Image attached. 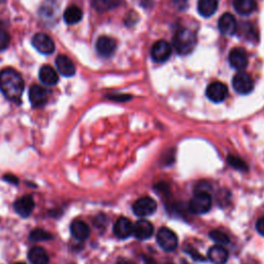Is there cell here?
<instances>
[{"label": "cell", "instance_id": "obj_1", "mask_svg": "<svg viewBox=\"0 0 264 264\" xmlns=\"http://www.w3.org/2000/svg\"><path fill=\"white\" fill-rule=\"evenodd\" d=\"M0 90L12 101H20L24 91V81L21 74L13 68L0 71Z\"/></svg>", "mask_w": 264, "mask_h": 264}, {"label": "cell", "instance_id": "obj_2", "mask_svg": "<svg viewBox=\"0 0 264 264\" xmlns=\"http://www.w3.org/2000/svg\"><path fill=\"white\" fill-rule=\"evenodd\" d=\"M197 43L196 35L190 29L182 28L174 33L172 39L173 48L179 55L185 56L193 52Z\"/></svg>", "mask_w": 264, "mask_h": 264}, {"label": "cell", "instance_id": "obj_3", "mask_svg": "<svg viewBox=\"0 0 264 264\" xmlns=\"http://www.w3.org/2000/svg\"><path fill=\"white\" fill-rule=\"evenodd\" d=\"M212 208V197L205 191H198L189 201V210L196 215L208 213Z\"/></svg>", "mask_w": 264, "mask_h": 264}, {"label": "cell", "instance_id": "obj_4", "mask_svg": "<svg viewBox=\"0 0 264 264\" xmlns=\"http://www.w3.org/2000/svg\"><path fill=\"white\" fill-rule=\"evenodd\" d=\"M157 243L160 248L166 252H173L178 247V237L172 230L162 227L157 233Z\"/></svg>", "mask_w": 264, "mask_h": 264}, {"label": "cell", "instance_id": "obj_5", "mask_svg": "<svg viewBox=\"0 0 264 264\" xmlns=\"http://www.w3.org/2000/svg\"><path fill=\"white\" fill-rule=\"evenodd\" d=\"M133 213L138 217H146L155 213L157 210V202L150 196L138 198L132 207Z\"/></svg>", "mask_w": 264, "mask_h": 264}, {"label": "cell", "instance_id": "obj_6", "mask_svg": "<svg viewBox=\"0 0 264 264\" xmlns=\"http://www.w3.org/2000/svg\"><path fill=\"white\" fill-rule=\"evenodd\" d=\"M232 86L238 93L240 94H249L254 89V83L252 78L246 72H239L234 76L232 80Z\"/></svg>", "mask_w": 264, "mask_h": 264}, {"label": "cell", "instance_id": "obj_7", "mask_svg": "<svg viewBox=\"0 0 264 264\" xmlns=\"http://www.w3.org/2000/svg\"><path fill=\"white\" fill-rule=\"evenodd\" d=\"M171 55V46L165 41L156 42L151 49L152 59L157 63H163L169 59Z\"/></svg>", "mask_w": 264, "mask_h": 264}, {"label": "cell", "instance_id": "obj_8", "mask_svg": "<svg viewBox=\"0 0 264 264\" xmlns=\"http://www.w3.org/2000/svg\"><path fill=\"white\" fill-rule=\"evenodd\" d=\"M228 60L230 65L237 70H244L249 62V57L245 50L241 48L233 49L229 53Z\"/></svg>", "mask_w": 264, "mask_h": 264}, {"label": "cell", "instance_id": "obj_9", "mask_svg": "<svg viewBox=\"0 0 264 264\" xmlns=\"http://www.w3.org/2000/svg\"><path fill=\"white\" fill-rule=\"evenodd\" d=\"M228 94V89L227 87L220 82H215L212 83L211 85L208 86L207 88V96L208 98L216 103L222 102L225 100Z\"/></svg>", "mask_w": 264, "mask_h": 264}, {"label": "cell", "instance_id": "obj_10", "mask_svg": "<svg viewBox=\"0 0 264 264\" xmlns=\"http://www.w3.org/2000/svg\"><path fill=\"white\" fill-rule=\"evenodd\" d=\"M33 47L42 54L50 55L55 51L53 40L46 33H36L32 39Z\"/></svg>", "mask_w": 264, "mask_h": 264}, {"label": "cell", "instance_id": "obj_11", "mask_svg": "<svg viewBox=\"0 0 264 264\" xmlns=\"http://www.w3.org/2000/svg\"><path fill=\"white\" fill-rule=\"evenodd\" d=\"M35 203L31 196H23L15 201L14 209L18 215L23 218L30 216L34 210Z\"/></svg>", "mask_w": 264, "mask_h": 264}, {"label": "cell", "instance_id": "obj_12", "mask_svg": "<svg viewBox=\"0 0 264 264\" xmlns=\"http://www.w3.org/2000/svg\"><path fill=\"white\" fill-rule=\"evenodd\" d=\"M153 233H154V226L148 220L140 219L133 225L134 237L140 241L150 239L153 236Z\"/></svg>", "mask_w": 264, "mask_h": 264}, {"label": "cell", "instance_id": "obj_13", "mask_svg": "<svg viewBox=\"0 0 264 264\" xmlns=\"http://www.w3.org/2000/svg\"><path fill=\"white\" fill-rule=\"evenodd\" d=\"M48 92L43 88L42 86L39 85H33L29 89V99L33 107H42L48 102Z\"/></svg>", "mask_w": 264, "mask_h": 264}, {"label": "cell", "instance_id": "obj_14", "mask_svg": "<svg viewBox=\"0 0 264 264\" xmlns=\"http://www.w3.org/2000/svg\"><path fill=\"white\" fill-rule=\"evenodd\" d=\"M133 233V225L131 221L125 217H121L114 225V234L115 236L120 239V240H125L131 237V234Z\"/></svg>", "mask_w": 264, "mask_h": 264}, {"label": "cell", "instance_id": "obj_15", "mask_svg": "<svg viewBox=\"0 0 264 264\" xmlns=\"http://www.w3.org/2000/svg\"><path fill=\"white\" fill-rule=\"evenodd\" d=\"M117 49V43L114 39L109 36H100L96 42L97 53L104 58H108L114 55Z\"/></svg>", "mask_w": 264, "mask_h": 264}, {"label": "cell", "instance_id": "obj_16", "mask_svg": "<svg viewBox=\"0 0 264 264\" xmlns=\"http://www.w3.org/2000/svg\"><path fill=\"white\" fill-rule=\"evenodd\" d=\"M218 28H219L220 32L224 35L234 34L237 32V28H238L236 18H234L229 13L222 15V17L220 18V20L218 22Z\"/></svg>", "mask_w": 264, "mask_h": 264}, {"label": "cell", "instance_id": "obj_17", "mask_svg": "<svg viewBox=\"0 0 264 264\" xmlns=\"http://www.w3.org/2000/svg\"><path fill=\"white\" fill-rule=\"evenodd\" d=\"M70 233L77 241L84 242L90 236V227L82 220H74L70 224Z\"/></svg>", "mask_w": 264, "mask_h": 264}, {"label": "cell", "instance_id": "obj_18", "mask_svg": "<svg viewBox=\"0 0 264 264\" xmlns=\"http://www.w3.org/2000/svg\"><path fill=\"white\" fill-rule=\"evenodd\" d=\"M56 66L58 71L63 77L70 78L76 73V66L73 62L65 55H59L57 57Z\"/></svg>", "mask_w": 264, "mask_h": 264}, {"label": "cell", "instance_id": "obj_19", "mask_svg": "<svg viewBox=\"0 0 264 264\" xmlns=\"http://www.w3.org/2000/svg\"><path fill=\"white\" fill-rule=\"evenodd\" d=\"M208 256L214 264H225L228 259V252L222 245H215L209 250Z\"/></svg>", "mask_w": 264, "mask_h": 264}, {"label": "cell", "instance_id": "obj_20", "mask_svg": "<svg viewBox=\"0 0 264 264\" xmlns=\"http://www.w3.org/2000/svg\"><path fill=\"white\" fill-rule=\"evenodd\" d=\"M40 80L47 86H54L59 81V77L53 67L45 65L40 69Z\"/></svg>", "mask_w": 264, "mask_h": 264}, {"label": "cell", "instance_id": "obj_21", "mask_svg": "<svg viewBox=\"0 0 264 264\" xmlns=\"http://www.w3.org/2000/svg\"><path fill=\"white\" fill-rule=\"evenodd\" d=\"M58 14V8L53 2H47L40 10L41 18L48 24L55 22Z\"/></svg>", "mask_w": 264, "mask_h": 264}, {"label": "cell", "instance_id": "obj_22", "mask_svg": "<svg viewBox=\"0 0 264 264\" xmlns=\"http://www.w3.org/2000/svg\"><path fill=\"white\" fill-rule=\"evenodd\" d=\"M197 9L201 16L209 18L217 12L218 0H198Z\"/></svg>", "mask_w": 264, "mask_h": 264}, {"label": "cell", "instance_id": "obj_23", "mask_svg": "<svg viewBox=\"0 0 264 264\" xmlns=\"http://www.w3.org/2000/svg\"><path fill=\"white\" fill-rule=\"evenodd\" d=\"M233 7L240 15L247 16L252 14L256 8V0H233Z\"/></svg>", "mask_w": 264, "mask_h": 264}, {"label": "cell", "instance_id": "obj_24", "mask_svg": "<svg viewBox=\"0 0 264 264\" xmlns=\"http://www.w3.org/2000/svg\"><path fill=\"white\" fill-rule=\"evenodd\" d=\"M28 260L31 264H49V256L45 249L41 247H34L28 253Z\"/></svg>", "mask_w": 264, "mask_h": 264}, {"label": "cell", "instance_id": "obj_25", "mask_svg": "<svg viewBox=\"0 0 264 264\" xmlns=\"http://www.w3.org/2000/svg\"><path fill=\"white\" fill-rule=\"evenodd\" d=\"M123 0H91L93 9L98 13H104L118 8Z\"/></svg>", "mask_w": 264, "mask_h": 264}, {"label": "cell", "instance_id": "obj_26", "mask_svg": "<svg viewBox=\"0 0 264 264\" xmlns=\"http://www.w3.org/2000/svg\"><path fill=\"white\" fill-rule=\"evenodd\" d=\"M64 21L68 25H73L79 23L83 18V12L82 10L77 6H70L66 9L63 15Z\"/></svg>", "mask_w": 264, "mask_h": 264}, {"label": "cell", "instance_id": "obj_27", "mask_svg": "<svg viewBox=\"0 0 264 264\" xmlns=\"http://www.w3.org/2000/svg\"><path fill=\"white\" fill-rule=\"evenodd\" d=\"M236 33H238L241 37L247 39L249 41L257 40V33L250 23H242L240 26H238Z\"/></svg>", "mask_w": 264, "mask_h": 264}, {"label": "cell", "instance_id": "obj_28", "mask_svg": "<svg viewBox=\"0 0 264 264\" xmlns=\"http://www.w3.org/2000/svg\"><path fill=\"white\" fill-rule=\"evenodd\" d=\"M29 239L34 242H45V241L52 240L53 237L50 232H48L44 229H34L33 231L30 232Z\"/></svg>", "mask_w": 264, "mask_h": 264}, {"label": "cell", "instance_id": "obj_29", "mask_svg": "<svg viewBox=\"0 0 264 264\" xmlns=\"http://www.w3.org/2000/svg\"><path fill=\"white\" fill-rule=\"evenodd\" d=\"M210 238H211L215 243H217L218 245H222V246L227 245V244H229V242H230V240H229L227 234L224 233V232H222V231H220V230H213V231H211V232H210Z\"/></svg>", "mask_w": 264, "mask_h": 264}, {"label": "cell", "instance_id": "obj_30", "mask_svg": "<svg viewBox=\"0 0 264 264\" xmlns=\"http://www.w3.org/2000/svg\"><path fill=\"white\" fill-rule=\"evenodd\" d=\"M227 161L233 168H236L238 170H245V171L248 170V165L246 164V162L237 156L229 155Z\"/></svg>", "mask_w": 264, "mask_h": 264}, {"label": "cell", "instance_id": "obj_31", "mask_svg": "<svg viewBox=\"0 0 264 264\" xmlns=\"http://www.w3.org/2000/svg\"><path fill=\"white\" fill-rule=\"evenodd\" d=\"M10 42H11L10 34L6 30H4V29L0 28V52L8 49V47L10 46Z\"/></svg>", "mask_w": 264, "mask_h": 264}, {"label": "cell", "instance_id": "obj_32", "mask_svg": "<svg viewBox=\"0 0 264 264\" xmlns=\"http://www.w3.org/2000/svg\"><path fill=\"white\" fill-rule=\"evenodd\" d=\"M184 250H185V252L188 253L192 258H194V260L204 261V257H203L202 255H200V254L198 253V251L195 250L193 247H191V246H186V247L184 248Z\"/></svg>", "mask_w": 264, "mask_h": 264}, {"label": "cell", "instance_id": "obj_33", "mask_svg": "<svg viewBox=\"0 0 264 264\" xmlns=\"http://www.w3.org/2000/svg\"><path fill=\"white\" fill-rule=\"evenodd\" d=\"M4 180L9 182L10 184H13V185H18L19 184V179L16 177V175L11 174V173L4 175Z\"/></svg>", "mask_w": 264, "mask_h": 264}, {"label": "cell", "instance_id": "obj_34", "mask_svg": "<svg viewBox=\"0 0 264 264\" xmlns=\"http://www.w3.org/2000/svg\"><path fill=\"white\" fill-rule=\"evenodd\" d=\"M256 229L257 231L264 237V217L260 218L256 223Z\"/></svg>", "mask_w": 264, "mask_h": 264}, {"label": "cell", "instance_id": "obj_35", "mask_svg": "<svg viewBox=\"0 0 264 264\" xmlns=\"http://www.w3.org/2000/svg\"><path fill=\"white\" fill-rule=\"evenodd\" d=\"M107 97L109 99L116 100V101H126V100H129V98H130V96H128V95H110Z\"/></svg>", "mask_w": 264, "mask_h": 264}, {"label": "cell", "instance_id": "obj_36", "mask_svg": "<svg viewBox=\"0 0 264 264\" xmlns=\"http://www.w3.org/2000/svg\"><path fill=\"white\" fill-rule=\"evenodd\" d=\"M117 264H134V263L132 261H130V260L122 259V260H119L118 262H117Z\"/></svg>", "mask_w": 264, "mask_h": 264}, {"label": "cell", "instance_id": "obj_37", "mask_svg": "<svg viewBox=\"0 0 264 264\" xmlns=\"http://www.w3.org/2000/svg\"><path fill=\"white\" fill-rule=\"evenodd\" d=\"M16 264H24V263H16Z\"/></svg>", "mask_w": 264, "mask_h": 264}]
</instances>
